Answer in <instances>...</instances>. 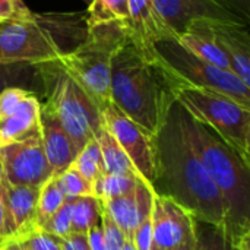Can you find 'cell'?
Here are the masks:
<instances>
[{"label": "cell", "instance_id": "cell-10", "mask_svg": "<svg viewBox=\"0 0 250 250\" xmlns=\"http://www.w3.org/2000/svg\"><path fill=\"white\" fill-rule=\"evenodd\" d=\"M3 179L10 185L41 188L53 171L45 158L40 132L0 148Z\"/></svg>", "mask_w": 250, "mask_h": 250}, {"label": "cell", "instance_id": "cell-7", "mask_svg": "<svg viewBox=\"0 0 250 250\" xmlns=\"http://www.w3.org/2000/svg\"><path fill=\"white\" fill-rule=\"evenodd\" d=\"M157 60L176 79L179 86L220 92L250 108V86L233 72L220 69L185 48L173 35L154 45Z\"/></svg>", "mask_w": 250, "mask_h": 250}, {"label": "cell", "instance_id": "cell-37", "mask_svg": "<svg viewBox=\"0 0 250 250\" xmlns=\"http://www.w3.org/2000/svg\"><path fill=\"white\" fill-rule=\"evenodd\" d=\"M62 250H89L86 234L72 231L69 236L62 239Z\"/></svg>", "mask_w": 250, "mask_h": 250}, {"label": "cell", "instance_id": "cell-24", "mask_svg": "<svg viewBox=\"0 0 250 250\" xmlns=\"http://www.w3.org/2000/svg\"><path fill=\"white\" fill-rule=\"evenodd\" d=\"M193 250H240L224 227L195 220Z\"/></svg>", "mask_w": 250, "mask_h": 250}, {"label": "cell", "instance_id": "cell-30", "mask_svg": "<svg viewBox=\"0 0 250 250\" xmlns=\"http://www.w3.org/2000/svg\"><path fill=\"white\" fill-rule=\"evenodd\" d=\"M57 239H64L72 233V224H70V199L66 198L64 204L51 215V218L40 229Z\"/></svg>", "mask_w": 250, "mask_h": 250}, {"label": "cell", "instance_id": "cell-42", "mask_svg": "<svg viewBox=\"0 0 250 250\" xmlns=\"http://www.w3.org/2000/svg\"><path fill=\"white\" fill-rule=\"evenodd\" d=\"M83 1H85V3H86V6H88V4H89V3H91L92 0H83Z\"/></svg>", "mask_w": 250, "mask_h": 250}, {"label": "cell", "instance_id": "cell-28", "mask_svg": "<svg viewBox=\"0 0 250 250\" xmlns=\"http://www.w3.org/2000/svg\"><path fill=\"white\" fill-rule=\"evenodd\" d=\"M57 183L63 193L67 198H76V196H94L92 195V186L89 182H86L72 166L63 171L62 174L56 176Z\"/></svg>", "mask_w": 250, "mask_h": 250}, {"label": "cell", "instance_id": "cell-19", "mask_svg": "<svg viewBox=\"0 0 250 250\" xmlns=\"http://www.w3.org/2000/svg\"><path fill=\"white\" fill-rule=\"evenodd\" d=\"M176 38L185 48H188L190 53H193L199 59H202L220 69L231 72L230 60L227 59V56L223 53V50L218 47L215 40L208 32L205 21L192 23L186 29L185 34H182Z\"/></svg>", "mask_w": 250, "mask_h": 250}, {"label": "cell", "instance_id": "cell-36", "mask_svg": "<svg viewBox=\"0 0 250 250\" xmlns=\"http://www.w3.org/2000/svg\"><path fill=\"white\" fill-rule=\"evenodd\" d=\"M224 7L245 19L246 22H250V0H217Z\"/></svg>", "mask_w": 250, "mask_h": 250}, {"label": "cell", "instance_id": "cell-27", "mask_svg": "<svg viewBox=\"0 0 250 250\" xmlns=\"http://www.w3.org/2000/svg\"><path fill=\"white\" fill-rule=\"evenodd\" d=\"M139 174H105L103 177L101 183V198L100 201H110L114 198H120L125 195H129L136 185Z\"/></svg>", "mask_w": 250, "mask_h": 250}, {"label": "cell", "instance_id": "cell-40", "mask_svg": "<svg viewBox=\"0 0 250 250\" xmlns=\"http://www.w3.org/2000/svg\"><path fill=\"white\" fill-rule=\"evenodd\" d=\"M193 246H195V243H193V245H189V246H183V248H179V249H174V250H193ZM151 250H163V249L151 248Z\"/></svg>", "mask_w": 250, "mask_h": 250}, {"label": "cell", "instance_id": "cell-9", "mask_svg": "<svg viewBox=\"0 0 250 250\" xmlns=\"http://www.w3.org/2000/svg\"><path fill=\"white\" fill-rule=\"evenodd\" d=\"M101 116L105 129L122 146L136 173L154 189L157 183V157L154 138L133 120H130L113 103L101 108Z\"/></svg>", "mask_w": 250, "mask_h": 250}, {"label": "cell", "instance_id": "cell-12", "mask_svg": "<svg viewBox=\"0 0 250 250\" xmlns=\"http://www.w3.org/2000/svg\"><path fill=\"white\" fill-rule=\"evenodd\" d=\"M154 6L163 23L174 37L185 34L192 23L202 21L249 25L217 0H154Z\"/></svg>", "mask_w": 250, "mask_h": 250}, {"label": "cell", "instance_id": "cell-29", "mask_svg": "<svg viewBox=\"0 0 250 250\" xmlns=\"http://www.w3.org/2000/svg\"><path fill=\"white\" fill-rule=\"evenodd\" d=\"M12 240L18 242L25 250H62V239H57L40 229L12 237Z\"/></svg>", "mask_w": 250, "mask_h": 250}, {"label": "cell", "instance_id": "cell-25", "mask_svg": "<svg viewBox=\"0 0 250 250\" xmlns=\"http://www.w3.org/2000/svg\"><path fill=\"white\" fill-rule=\"evenodd\" d=\"M66 195L60 189L57 183V177H50L38 190V199H37V211H35V226L37 229H41L50 218L54 215V212L64 204Z\"/></svg>", "mask_w": 250, "mask_h": 250}, {"label": "cell", "instance_id": "cell-14", "mask_svg": "<svg viewBox=\"0 0 250 250\" xmlns=\"http://www.w3.org/2000/svg\"><path fill=\"white\" fill-rule=\"evenodd\" d=\"M126 31L127 41L148 59H157L154 51L157 41L173 35L163 23L154 0H129Z\"/></svg>", "mask_w": 250, "mask_h": 250}, {"label": "cell", "instance_id": "cell-4", "mask_svg": "<svg viewBox=\"0 0 250 250\" xmlns=\"http://www.w3.org/2000/svg\"><path fill=\"white\" fill-rule=\"evenodd\" d=\"M86 12L32 13L0 23V63L56 62L86 37Z\"/></svg>", "mask_w": 250, "mask_h": 250}, {"label": "cell", "instance_id": "cell-13", "mask_svg": "<svg viewBox=\"0 0 250 250\" xmlns=\"http://www.w3.org/2000/svg\"><path fill=\"white\" fill-rule=\"evenodd\" d=\"M155 190L142 177H138L135 189L125 196L104 201L103 207L125 234L126 240L133 242V236L141 223L152 212Z\"/></svg>", "mask_w": 250, "mask_h": 250}, {"label": "cell", "instance_id": "cell-20", "mask_svg": "<svg viewBox=\"0 0 250 250\" xmlns=\"http://www.w3.org/2000/svg\"><path fill=\"white\" fill-rule=\"evenodd\" d=\"M6 88H22L37 97L44 91L40 63L7 62L0 63V92ZM40 98V97H38Z\"/></svg>", "mask_w": 250, "mask_h": 250}, {"label": "cell", "instance_id": "cell-43", "mask_svg": "<svg viewBox=\"0 0 250 250\" xmlns=\"http://www.w3.org/2000/svg\"><path fill=\"white\" fill-rule=\"evenodd\" d=\"M3 243H4V242H3V240H0V248L3 246Z\"/></svg>", "mask_w": 250, "mask_h": 250}, {"label": "cell", "instance_id": "cell-38", "mask_svg": "<svg viewBox=\"0 0 250 250\" xmlns=\"http://www.w3.org/2000/svg\"><path fill=\"white\" fill-rule=\"evenodd\" d=\"M0 250H25L18 242H15V240H12V239H9V240H6L4 243H3V246L0 248Z\"/></svg>", "mask_w": 250, "mask_h": 250}, {"label": "cell", "instance_id": "cell-35", "mask_svg": "<svg viewBox=\"0 0 250 250\" xmlns=\"http://www.w3.org/2000/svg\"><path fill=\"white\" fill-rule=\"evenodd\" d=\"M86 240H88L89 250H105L104 230H103L101 221L86 231Z\"/></svg>", "mask_w": 250, "mask_h": 250}, {"label": "cell", "instance_id": "cell-16", "mask_svg": "<svg viewBox=\"0 0 250 250\" xmlns=\"http://www.w3.org/2000/svg\"><path fill=\"white\" fill-rule=\"evenodd\" d=\"M40 135L53 176L62 174L73 164L78 151L57 117L42 103L40 111Z\"/></svg>", "mask_w": 250, "mask_h": 250}, {"label": "cell", "instance_id": "cell-17", "mask_svg": "<svg viewBox=\"0 0 250 250\" xmlns=\"http://www.w3.org/2000/svg\"><path fill=\"white\" fill-rule=\"evenodd\" d=\"M40 98L28 92L12 114L0 120V148L40 132Z\"/></svg>", "mask_w": 250, "mask_h": 250}, {"label": "cell", "instance_id": "cell-1", "mask_svg": "<svg viewBox=\"0 0 250 250\" xmlns=\"http://www.w3.org/2000/svg\"><path fill=\"white\" fill-rule=\"evenodd\" d=\"M157 183L196 220L226 227L220 192L209 179L189 132V111L174 100L154 136ZM154 188V190H155Z\"/></svg>", "mask_w": 250, "mask_h": 250}, {"label": "cell", "instance_id": "cell-23", "mask_svg": "<svg viewBox=\"0 0 250 250\" xmlns=\"http://www.w3.org/2000/svg\"><path fill=\"white\" fill-rule=\"evenodd\" d=\"M86 25L120 23L127 25L129 19V0H92L88 4Z\"/></svg>", "mask_w": 250, "mask_h": 250}, {"label": "cell", "instance_id": "cell-3", "mask_svg": "<svg viewBox=\"0 0 250 250\" xmlns=\"http://www.w3.org/2000/svg\"><path fill=\"white\" fill-rule=\"evenodd\" d=\"M189 132L202 164L221 195L226 230L240 250H249L250 163L207 125L189 113Z\"/></svg>", "mask_w": 250, "mask_h": 250}, {"label": "cell", "instance_id": "cell-41", "mask_svg": "<svg viewBox=\"0 0 250 250\" xmlns=\"http://www.w3.org/2000/svg\"><path fill=\"white\" fill-rule=\"evenodd\" d=\"M3 177V168H1V161H0V179Z\"/></svg>", "mask_w": 250, "mask_h": 250}, {"label": "cell", "instance_id": "cell-31", "mask_svg": "<svg viewBox=\"0 0 250 250\" xmlns=\"http://www.w3.org/2000/svg\"><path fill=\"white\" fill-rule=\"evenodd\" d=\"M103 230H104V240H105V250H122L126 237L120 231V229L116 226V223L111 220L108 212L103 207V215H101Z\"/></svg>", "mask_w": 250, "mask_h": 250}, {"label": "cell", "instance_id": "cell-18", "mask_svg": "<svg viewBox=\"0 0 250 250\" xmlns=\"http://www.w3.org/2000/svg\"><path fill=\"white\" fill-rule=\"evenodd\" d=\"M3 183L9 221L13 233L12 237L22 236L31 230H35V211L40 188L10 185L4 179Z\"/></svg>", "mask_w": 250, "mask_h": 250}, {"label": "cell", "instance_id": "cell-39", "mask_svg": "<svg viewBox=\"0 0 250 250\" xmlns=\"http://www.w3.org/2000/svg\"><path fill=\"white\" fill-rule=\"evenodd\" d=\"M122 250H136V248H135L133 242L126 240V242H125V245H123V248H122Z\"/></svg>", "mask_w": 250, "mask_h": 250}, {"label": "cell", "instance_id": "cell-5", "mask_svg": "<svg viewBox=\"0 0 250 250\" xmlns=\"http://www.w3.org/2000/svg\"><path fill=\"white\" fill-rule=\"evenodd\" d=\"M126 41L125 25H92L88 26L85 40L75 50L56 60L100 110L111 103V59Z\"/></svg>", "mask_w": 250, "mask_h": 250}, {"label": "cell", "instance_id": "cell-26", "mask_svg": "<svg viewBox=\"0 0 250 250\" xmlns=\"http://www.w3.org/2000/svg\"><path fill=\"white\" fill-rule=\"evenodd\" d=\"M72 167L86 180L91 183H94V180L104 173L103 168V157H101V151L98 146V142L95 141V138H92L91 141L86 142V145L78 152Z\"/></svg>", "mask_w": 250, "mask_h": 250}, {"label": "cell", "instance_id": "cell-32", "mask_svg": "<svg viewBox=\"0 0 250 250\" xmlns=\"http://www.w3.org/2000/svg\"><path fill=\"white\" fill-rule=\"evenodd\" d=\"M32 15L22 0H0V23L26 19Z\"/></svg>", "mask_w": 250, "mask_h": 250}, {"label": "cell", "instance_id": "cell-2", "mask_svg": "<svg viewBox=\"0 0 250 250\" xmlns=\"http://www.w3.org/2000/svg\"><path fill=\"white\" fill-rule=\"evenodd\" d=\"M176 79L157 59L141 54L126 41L111 59V103L152 138L176 100Z\"/></svg>", "mask_w": 250, "mask_h": 250}, {"label": "cell", "instance_id": "cell-11", "mask_svg": "<svg viewBox=\"0 0 250 250\" xmlns=\"http://www.w3.org/2000/svg\"><path fill=\"white\" fill-rule=\"evenodd\" d=\"M195 217L170 196L157 193L152 201V246L174 250L195 243Z\"/></svg>", "mask_w": 250, "mask_h": 250}, {"label": "cell", "instance_id": "cell-15", "mask_svg": "<svg viewBox=\"0 0 250 250\" xmlns=\"http://www.w3.org/2000/svg\"><path fill=\"white\" fill-rule=\"evenodd\" d=\"M208 32L227 56L231 72L250 86L249 25L234 22H205Z\"/></svg>", "mask_w": 250, "mask_h": 250}, {"label": "cell", "instance_id": "cell-6", "mask_svg": "<svg viewBox=\"0 0 250 250\" xmlns=\"http://www.w3.org/2000/svg\"><path fill=\"white\" fill-rule=\"evenodd\" d=\"M44 91L42 103L60 122L79 152L103 126L101 110L57 62L40 63Z\"/></svg>", "mask_w": 250, "mask_h": 250}, {"label": "cell", "instance_id": "cell-34", "mask_svg": "<svg viewBox=\"0 0 250 250\" xmlns=\"http://www.w3.org/2000/svg\"><path fill=\"white\" fill-rule=\"evenodd\" d=\"M13 236L10 221H9V214H7V207H6V195H4V183L3 177L0 179V240L6 242Z\"/></svg>", "mask_w": 250, "mask_h": 250}, {"label": "cell", "instance_id": "cell-21", "mask_svg": "<svg viewBox=\"0 0 250 250\" xmlns=\"http://www.w3.org/2000/svg\"><path fill=\"white\" fill-rule=\"evenodd\" d=\"M95 141L98 142L101 157H103V168L105 174H138L130 160L113 138V135L105 129L104 123L95 133Z\"/></svg>", "mask_w": 250, "mask_h": 250}, {"label": "cell", "instance_id": "cell-22", "mask_svg": "<svg viewBox=\"0 0 250 250\" xmlns=\"http://www.w3.org/2000/svg\"><path fill=\"white\" fill-rule=\"evenodd\" d=\"M70 199L72 231L83 233L98 224L103 215V202L95 196H76Z\"/></svg>", "mask_w": 250, "mask_h": 250}, {"label": "cell", "instance_id": "cell-8", "mask_svg": "<svg viewBox=\"0 0 250 250\" xmlns=\"http://www.w3.org/2000/svg\"><path fill=\"white\" fill-rule=\"evenodd\" d=\"M174 97L196 120L207 125L249 160L250 108L220 92L192 86H179Z\"/></svg>", "mask_w": 250, "mask_h": 250}, {"label": "cell", "instance_id": "cell-33", "mask_svg": "<svg viewBox=\"0 0 250 250\" xmlns=\"http://www.w3.org/2000/svg\"><path fill=\"white\" fill-rule=\"evenodd\" d=\"M29 91L22 88H6L0 92V120L15 111Z\"/></svg>", "mask_w": 250, "mask_h": 250}]
</instances>
